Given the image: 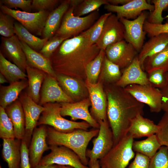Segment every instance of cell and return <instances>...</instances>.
<instances>
[{
	"instance_id": "cell-1",
	"label": "cell",
	"mask_w": 168,
	"mask_h": 168,
	"mask_svg": "<svg viewBox=\"0 0 168 168\" xmlns=\"http://www.w3.org/2000/svg\"><path fill=\"white\" fill-rule=\"evenodd\" d=\"M100 49L89 42L87 30L64 40L49 58L56 74L70 76L85 81L86 68Z\"/></svg>"
},
{
	"instance_id": "cell-2",
	"label": "cell",
	"mask_w": 168,
	"mask_h": 168,
	"mask_svg": "<svg viewBox=\"0 0 168 168\" xmlns=\"http://www.w3.org/2000/svg\"><path fill=\"white\" fill-rule=\"evenodd\" d=\"M104 87L107 98V117L114 145L127 134L132 121L138 114L143 115L144 104L116 84H104Z\"/></svg>"
},
{
	"instance_id": "cell-3",
	"label": "cell",
	"mask_w": 168,
	"mask_h": 168,
	"mask_svg": "<svg viewBox=\"0 0 168 168\" xmlns=\"http://www.w3.org/2000/svg\"><path fill=\"white\" fill-rule=\"evenodd\" d=\"M99 129L90 131L76 129L68 133L59 132L51 127H47V141L49 145L66 147L75 152L85 165L88 164L86 156L88 145L91 140L98 134Z\"/></svg>"
},
{
	"instance_id": "cell-4",
	"label": "cell",
	"mask_w": 168,
	"mask_h": 168,
	"mask_svg": "<svg viewBox=\"0 0 168 168\" xmlns=\"http://www.w3.org/2000/svg\"><path fill=\"white\" fill-rule=\"evenodd\" d=\"M44 110L42 112L37 126L48 125L61 132L68 133L76 129L87 130L90 125L85 121L76 122L63 117L60 113V103H49L43 105Z\"/></svg>"
},
{
	"instance_id": "cell-5",
	"label": "cell",
	"mask_w": 168,
	"mask_h": 168,
	"mask_svg": "<svg viewBox=\"0 0 168 168\" xmlns=\"http://www.w3.org/2000/svg\"><path fill=\"white\" fill-rule=\"evenodd\" d=\"M75 8L70 5L54 36L67 38L77 36L89 29L100 17L99 9L85 16H76L73 13Z\"/></svg>"
},
{
	"instance_id": "cell-6",
	"label": "cell",
	"mask_w": 168,
	"mask_h": 168,
	"mask_svg": "<svg viewBox=\"0 0 168 168\" xmlns=\"http://www.w3.org/2000/svg\"><path fill=\"white\" fill-rule=\"evenodd\" d=\"M134 139L127 133L103 157L99 160L101 168H126L135 154L132 148Z\"/></svg>"
},
{
	"instance_id": "cell-7",
	"label": "cell",
	"mask_w": 168,
	"mask_h": 168,
	"mask_svg": "<svg viewBox=\"0 0 168 168\" xmlns=\"http://www.w3.org/2000/svg\"><path fill=\"white\" fill-rule=\"evenodd\" d=\"M0 7L1 11L12 16L32 34L35 35H42L49 12L40 11L35 12H26L9 8L1 3Z\"/></svg>"
},
{
	"instance_id": "cell-8",
	"label": "cell",
	"mask_w": 168,
	"mask_h": 168,
	"mask_svg": "<svg viewBox=\"0 0 168 168\" xmlns=\"http://www.w3.org/2000/svg\"><path fill=\"white\" fill-rule=\"evenodd\" d=\"M98 135L92 140L93 147L87 150L89 166L105 156L114 146L113 136L108 120L100 121Z\"/></svg>"
},
{
	"instance_id": "cell-9",
	"label": "cell",
	"mask_w": 168,
	"mask_h": 168,
	"mask_svg": "<svg viewBox=\"0 0 168 168\" xmlns=\"http://www.w3.org/2000/svg\"><path fill=\"white\" fill-rule=\"evenodd\" d=\"M124 88L138 101L147 105L151 112L159 113L162 110L160 89L151 85L137 84L130 85Z\"/></svg>"
},
{
	"instance_id": "cell-10",
	"label": "cell",
	"mask_w": 168,
	"mask_h": 168,
	"mask_svg": "<svg viewBox=\"0 0 168 168\" xmlns=\"http://www.w3.org/2000/svg\"><path fill=\"white\" fill-rule=\"evenodd\" d=\"M50 152L42 157L39 164L69 166L74 168H89L84 165L78 155L70 149L62 146L49 145Z\"/></svg>"
},
{
	"instance_id": "cell-11",
	"label": "cell",
	"mask_w": 168,
	"mask_h": 168,
	"mask_svg": "<svg viewBox=\"0 0 168 168\" xmlns=\"http://www.w3.org/2000/svg\"><path fill=\"white\" fill-rule=\"evenodd\" d=\"M85 82L91 103L90 112L91 115L98 122L107 120V98L103 82L98 79L95 84L91 83L86 80Z\"/></svg>"
},
{
	"instance_id": "cell-12",
	"label": "cell",
	"mask_w": 168,
	"mask_h": 168,
	"mask_svg": "<svg viewBox=\"0 0 168 168\" xmlns=\"http://www.w3.org/2000/svg\"><path fill=\"white\" fill-rule=\"evenodd\" d=\"M19 99L22 104L25 118V134L23 140L25 141L29 147L34 130L45 108L36 103L28 95L27 92H21Z\"/></svg>"
},
{
	"instance_id": "cell-13",
	"label": "cell",
	"mask_w": 168,
	"mask_h": 168,
	"mask_svg": "<svg viewBox=\"0 0 168 168\" xmlns=\"http://www.w3.org/2000/svg\"><path fill=\"white\" fill-rule=\"evenodd\" d=\"M148 16L147 12L144 11L133 20L124 18L119 19L125 28L124 40L132 44L138 52H139L144 44L147 33L144 30L143 26Z\"/></svg>"
},
{
	"instance_id": "cell-14",
	"label": "cell",
	"mask_w": 168,
	"mask_h": 168,
	"mask_svg": "<svg viewBox=\"0 0 168 168\" xmlns=\"http://www.w3.org/2000/svg\"><path fill=\"white\" fill-rule=\"evenodd\" d=\"M125 32L123 24L116 15L112 13L106 20L96 44L100 50H105L108 46L124 40Z\"/></svg>"
},
{
	"instance_id": "cell-15",
	"label": "cell",
	"mask_w": 168,
	"mask_h": 168,
	"mask_svg": "<svg viewBox=\"0 0 168 168\" xmlns=\"http://www.w3.org/2000/svg\"><path fill=\"white\" fill-rule=\"evenodd\" d=\"M105 52L108 59L121 70L128 66L138 55L133 46L124 40L108 46Z\"/></svg>"
},
{
	"instance_id": "cell-16",
	"label": "cell",
	"mask_w": 168,
	"mask_h": 168,
	"mask_svg": "<svg viewBox=\"0 0 168 168\" xmlns=\"http://www.w3.org/2000/svg\"><path fill=\"white\" fill-rule=\"evenodd\" d=\"M60 113L62 116H70L72 121L81 119L87 122L94 129H99V123L93 118L89 110L91 106L89 98L73 102H62Z\"/></svg>"
},
{
	"instance_id": "cell-17",
	"label": "cell",
	"mask_w": 168,
	"mask_h": 168,
	"mask_svg": "<svg viewBox=\"0 0 168 168\" xmlns=\"http://www.w3.org/2000/svg\"><path fill=\"white\" fill-rule=\"evenodd\" d=\"M54 102H74L64 92L56 78L46 73L42 86L39 104L43 106Z\"/></svg>"
},
{
	"instance_id": "cell-18",
	"label": "cell",
	"mask_w": 168,
	"mask_h": 168,
	"mask_svg": "<svg viewBox=\"0 0 168 168\" xmlns=\"http://www.w3.org/2000/svg\"><path fill=\"white\" fill-rule=\"evenodd\" d=\"M0 52L9 61L26 72L27 65L26 56L16 35L9 38L2 37Z\"/></svg>"
},
{
	"instance_id": "cell-19",
	"label": "cell",
	"mask_w": 168,
	"mask_h": 168,
	"mask_svg": "<svg viewBox=\"0 0 168 168\" xmlns=\"http://www.w3.org/2000/svg\"><path fill=\"white\" fill-rule=\"evenodd\" d=\"M104 8L110 12H115L119 19L124 18L128 20L135 19L145 10L151 12L154 9V6L146 0H131L126 4L120 6L110 4L104 5Z\"/></svg>"
},
{
	"instance_id": "cell-20",
	"label": "cell",
	"mask_w": 168,
	"mask_h": 168,
	"mask_svg": "<svg viewBox=\"0 0 168 168\" xmlns=\"http://www.w3.org/2000/svg\"><path fill=\"white\" fill-rule=\"evenodd\" d=\"M47 130L45 125H40L34 130L28 147L31 168L38 165L44 152L50 150L47 141Z\"/></svg>"
},
{
	"instance_id": "cell-21",
	"label": "cell",
	"mask_w": 168,
	"mask_h": 168,
	"mask_svg": "<svg viewBox=\"0 0 168 168\" xmlns=\"http://www.w3.org/2000/svg\"><path fill=\"white\" fill-rule=\"evenodd\" d=\"M122 75L116 83L117 86L125 88L131 84L151 85L147 73L142 69L138 55L127 67L122 70Z\"/></svg>"
},
{
	"instance_id": "cell-22",
	"label": "cell",
	"mask_w": 168,
	"mask_h": 168,
	"mask_svg": "<svg viewBox=\"0 0 168 168\" xmlns=\"http://www.w3.org/2000/svg\"><path fill=\"white\" fill-rule=\"evenodd\" d=\"M56 79L64 92L74 102L89 98L85 81L60 74H57Z\"/></svg>"
},
{
	"instance_id": "cell-23",
	"label": "cell",
	"mask_w": 168,
	"mask_h": 168,
	"mask_svg": "<svg viewBox=\"0 0 168 168\" xmlns=\"http://www.w3.org/2000/svg\"><path fill=\"white\" fill-rule=\"evenodd\" d=\"M70 6V0H64L50 12L43 30L42 38L49 40L59 29L62 18Z\"/></svg>"
},
{
	"instance_id": "cell-24",
	"label": "cell",
	"mask_w": 168,
	"mask_h": 168,
	"mask_svg": "<svg viewBox=\"0 0 168 168\" xmlns=\"http://www.w3.org/2000/svg\"><path fill=\"white\" fill-rule=\"evenodd\" d=\"M20 41L26 56L27 65L43 71L56 78L57 74L52 67L50 59L32 49L23 41Z\"/></svg>"
},
{
	"instance_id": "cell-25",
	"label": "cell",
	"mask_w": 168,
	"mask_h": 168,
	"mask_svg": "<svg viewBox=\"0 0 168 168\" xmlns=\"http://www.w3.org/2000/svg\"><path fill=\"white\" fill-rule=\"evenodd\" d=\"M5 110L13 124L15 138L21 140L23 139L25 134V118L19 99L7 106Z\"/></svg>"
},
{
	"instance_id": "cell-26",
	"label": "cell",
	"mask_w": 168,
	"mask_h": 168,
	"mask_svg": "<svg viewBox=\"0 0 168 168\" xmlns=\"http://www.w3.org/2000/svg\"><path fill=\"white\" fill-rule=\"evenodd\" d=\"M142 115L139 114L132 121L128 128L127 133L133 139L148 137L156 134L158 131V125Z\"/></svg>"
},
{
	"instance_id": "cell-27",
	"label": "cell",
	"mask_w": 168,
	"mask_h": 168,
	"mask_svg": "<svg viewBox=\"0 0 168 168\" xmlns=\"http://www.w3.org/2000/svg\"><path fill=\"white\" fill-rule=\"evenodd\" d=\"M2 156L8 168H19L21 158V140L16 138L3 139Z\"/></svg>"
},
{
	"instance_id": "cell-28",
	"label": "cell",
	"mask_w": 168,
	"mask_h": 168,
	"mask_svg": "<svg viewBox=\"0 0 168 168\" xmlns=\"http://www.w3.org/2000/svg\"><path fill=\"white\" fill-rule=\"evenodd\" d=\"M168 46V34L162 33L151 37L144 44L138 55L141 67L145 60L163 50Z\"/></svg>"
},
{
	"instance_id": "cell-29",
	"label": "cell",
	"mask_w": 168,
	"mask_h": 168,
	"mask_svg": "<svg viewBox=\"0 0 168 168\" xmlns=\"http://www.w3.org/2000/svg\"><path fill=\"white\" fill-rule=\"evenodd\" d=\"M26 71L28 82L27 93L36 103L39 104L42 86L46 73L28 65Z\"/></svg>"
},
{
	"instance_id": "cell-30",
	"label": "cell",
	"mask_w": 168,
	"mask_h": 168,
	"mask_svg": "<svg viewBox=\"0 0 168 168\" xmlns=\"http://www.w3.org/2000/svg\"><path fill=\"white\" fill-rule=\"evenodd\" d=\"M28 86L27 79L12 82L7 86H1L0 106L5 109L16 100L23 90Z\"/></svg>"
},
{
	"instance_id": "cell-31",
	"label": "cell",
	"mask_w": 168,
	"mask_h": 168,
	"mask_svg": "<svg viewBox=\"0 0 168 168\" xmlns=\"http://www.w3.org/2000/svg\"><path fill=\"white\" fill-rule=\"evenodd\" d=\"M142 68L147 73L157 69L168 72V46L161 52L146 58Z\"/></svg>"
},
{
	"instance_id": "cell-32",
	"label": "cell",
	"mask_w": 168,
	"mask_h": 168,
	"mask_svg": "<svg viewBox=\"0 0 168 168\" xmlns=\"http://www.w3.org/2000/svg\"><path fill=\"white\" fill-rule=\"evenodd\" d=\"M14 29L15 35L20 40L37 52H39L48 40L40 38L33 34L17 21L15 22Z\"/></svg>"
},
{
	"instance_id": "cell-33",
	"label": "cell",
	"mask_w": 168,
	"mask_h": 168,
	"mask_svg": "<svg viewBox=\"0 0 168 168\" xmlns=\"http://www.w3.org/2000/svg\"><path fill=\"white\" fill-rule=\"evenodd\" d=\"M0 72L10 83L27 79V75L19 67L7 59L0 52Z\"/></svg>"
},
{
	"instance_id": "cell-34",
	"label": "cell",
	"mask_w": 168,
	"mask_h": 168,
	"mask_svg": "<svg viewBox=\"0 0 168 168\" xmlns=\"http://www.w3.org/2000/svg\"><path fill=\"white\" fill-rule=\"evenodd\" d=\"M161 146L156 135L154 134L143 140L134 141L132 148L134 152L141 154L151 159Z\"/></svg>"
},
{
	"instance_id": "cell-35",
	"label": "cell",
	"mask_w": 168,
	"mask_h": 168,
	"mask_svg": "<svg viewBox=\"0 0 168 168\" xmlns=\"http://www.w3.org/2000/svg\"><path fill=\"white\" fill-rule=\"evenodd\" d=\"M122 75L119 67L110 61L105 56L104 58L99 79L103 84H116Z\"/></svg>"
},
{
	"instance_id": "cell-36",
	"label": "cell",
	"mask_w": 168,
	"mask_h": 168,
	"mask_svg": "<svg viewBox=\"0 0 168 168\" xmlns=\"http://www.w3.org/2000/svg\"><path fill=\"white\" fill-rule=\"evenodd\" d=\"M105 55V50L101 49L96 58L87 65L86 71V80L90 83L95 84L97 82Z\"/></svg>"
},
{
	"instance_id": "cell-37",
	"label": "cell",
	"mask_w": 168,
	"mask_h": 168,
	"mask_svg": "<svg viewBox=\"0 0 168 168\" xmlns=\"http://www.w3.org/2000/svg\"><path fill=\"white\" fill-rule=\"evenodd\" d=\"M109 4L107 0H84L74 8L73 14L81 17L98 10L103 5Z\"/></svg>"
},
{
	"instance_id": "cell-38",
	"label": "cell",
	"mask_w": 168,
	"mask_h": 168,
	"mask_svg": "<svg viewBox=\"0 0 168 168\" xmlns=\"http://www.w3.org/2000/svg\"><path fill=\"white\" fill-rule=\"evenodd\" d=\"M151 2L154 9L148 16L147 21L153 24H162L164 20L168 17V16L163 17L162 15L163 11L168 7V0H152Z\"/></svg>"
},
{
	"instance_id": "cell-39",
	"label": "cell",
	"mask_w": 168,
	"mask_h": 168,
	"mask_svg": "<svg viewBox=\"0 0 168 168\" xmlns=\"http://www.w3.org/2000/svg\"><path fill=\"white\" fill-rule=\"evenodd\" d=\"M0 138L13 139L15 136L13 124L6 113L5 109L0 106Z\"/></svg>"
},
{
	"instance_id": "cell-40",
	"label": "cell",
	"mask_w": 168,
	"mask_h": 168,
	"mask_svg": "<svg viewBox=\"0 0 168 168\" xmlns=\"http://www.w3.org/2000/svg\"><path fill=\"white\" fill-rule=\"evenodd\" d=\"M15 19L10 15L0 12V34L5 38L15 35L14 26Z\"/></svg>"
},
{
	"instance_id": "cell-41",
	"label": "cell",
	"mask_w": 168,
	"mask_h": 168,
	"mask_svg": "<svg viewBox=\"0 0 168 168\" xmlns=\"http://www.w3.org/2000/svg\"><path fill=\"white\" fill-rule=\"evenodd\" d=\"M112 13L108 12L102 15L93 25L87 30L89 36V42L91 44H96L101 33L106 20Z\"/></svg>"
},
{
	"instance_id": "cell-42",
	"label": "cell",
	"mask_w": 168,
	"mask_h": 168,
	"mask_svg": "<svg viewBox=\"0 0 168 168\" xmlns=\"http://www.w3.org/2000/svg\"><path fill=\"white\" fill-rule=\"evenodd\" d=\"M149 168H168V147L162 146L150 159Z\"/></svg>"
},
{
	"instance_id": "cell-43",
	"label": "cell",
	"mask_w": 168,
	"mask_h": 168,
	"mask_svg": "<svg viewBox=\"0 0 168 168\" xmlns=\"http://www.w3.org/2000/svg\"><path fill=\"white\" fill-rule=\"evenodd\" d=\"M68 39L54 36L47 41L39 52L49 58L62 43Z\"/></svg>"
},
{
	"instance_id": "cell-44",
	"label": "cell",
	"mask_w": 168,
	"mask_h": 168,
	"mask_svg": "<svg viewBox=\"0 0 168 168\" xmlns=\"http://www.w3.org/2000/svg\"><path fill=\"white\" fill-rule=\"evenodd\" d=\"M158 130L156 134L162 146L168 147V112H165L158 124Z\"/></svg>"
},
{
	"instance_id": "cell-45",
	"label": "cell",
	"mask_w": 168,
	"mask_h": 168,
	"mask_svg": "<svg viewBox=\"0 0 168 168\" xmlns=\"http://www.w3.org/2000/svg\"><path fill=\"white\" fill-rule=\"evenodd\" d=\"M166 73L162 70L157 69L147 73L148 81L151 86L160 89L165 85Z\"/></svg>"
},
{
	"instance_id": "cell-46",
	"label": "cell",
	"mask_w": 168,
	"mask_h": 168,
	"mask_svg": "<svg viewBox=\"0 0 168 168\" xmlns=\"http://www.w3.org/2000/svg\"><path fill=\"white\" fill-rule=\"evenodd\" d=\"M143 30L151 37L162 34H168V23L154 24L146 20L144 24Z\"/></svg>"
},
{
	"instance_id": "cell-47",
	"label": "cell",
	"mask_w": 168,
	"mask_h": 168,
	"mask_svg": "<svg viewBox=\"0 0 168 168\" xmlns=\"http://www.w3.org/2000/svg\"><path fill=\"white\" fill-rule=\"evenodd\" d=\"M31 0H2L0 3L9 8H19L22 11L31 12L32 2Z\"/></svg>"
},
{
	"instance_id": "cell-48",
	"label": "cell",
	"mask_w": 168,
	"mask_h": 168,
	"mask_svg": "<svg viewBox=\"0 0 168 168\" xmlns=\"http://www.w3.org/2000/svg\"><path fill=\"white\" fill-rule=\"evenodd\" d=\"M59 2L58 0H33L32 2V8L38 11H48L51 10Z\"/></svg>"
},
{
	"instance_id": "cell-49",
	"label": "cell",
	"mask_w": 168,
	"mask_h": 168,
	"mask_svg": "<svg viewBox=\"0 0 168 168\" xmlns=\"http://www.w3.org/2000/svg\"><path fill=\"white\" fill-rule=\"evenodd\" d=\"M150 158L136 152L134 159L127 168H149Z\"/></svg>"
},
{
	"instance_id": "cell-50",
	"label": "cell",
	"mask_w": 168,
	"mask_h": 168,
	"mask_svg": "<svg viewBox=\"0 0 168 168\" xmlns=\"http://www.w3.org/2000/svg\"><path fill=\"white\" fill-rule=\"evenodd\" d=\"M21 152L20 168H31L30 162L28 147L26 142L24 140H21Z\"/></svg>"
},
{
	"instance_id": "cell-51",
	"label": "cell",
	"mask_w": 168,
	"mask_h": 168,
	"mask_svg": "<svg viewBox=\"0 0 168 168\" xmlns=\"http://www.w3.org/2000/svg\"><path fill=\"white\" fill-rule=\"evenodd\" d=\"M165 85L160 89L162 96V109L165 112H168V72L166 73Z\"/></svg>"
},
{
	"instance_id": "cell-52",
	"label": "cell",
	"mask_w": 168,
	"mask_h": 168,
	"mask_svg": "<svg viewBox=\"0 0 168 168\" xmlns=\"http://www.w3.org/2000/svg\"><path fill=\"white\" fill-rule=\"evenodd\" d=\"M131 0H107L108 3L111 5L118 6L119 4L123 5L126 4Z\"/></svg>"
},
{
	"instance_id": "cell-53",
	"label": "cell",
	"mask_w": 168,
	"mask_h": 168,
	"mask_svg": "<svg viewBox=\"0 0 168 168\" xmlns=\"http://www.w3.org/2000/svg\"><path fill=\"white\" fill-rule=\"evenodd\" d=\"M57 165L53 164L50 165H44L39 164L32 168H56Z\"/></svg>"
},
{
	"instance_id": "cell-54",
	"label": "cell",
	"mask_w": 168,
	"mask_h": 168,
	"mask_svg": "<svg viewBox=\"0 0 168 168\" xmlns=\"http://www.w3.org/2000/svg\"><path fill=\"white\" fill-rule=\"evenodd\" d=\"M83 0H70V5L75 7L80 4Z\"/></svg>"
},
{
	"instance_id": "cell-55",
	"label": "cell",
	"mask_w": 168,
	"mask_h": 168,
	"mask_svg": "<svg viewBox=\"0 0 168 168\" xmlns=\"http://www.w3.org/2000/svg\"><path fill=\"white\" fill-rule=\"evenodd\" d=\"M89 168H101L100 166L99 160H97L89 166Z\"/></svg>"
},
{
	"instance_id": "cell-56",
	"label": "cell",
	"mask_w": 168,
	"mask_h": 168,
	"mask_svg": "<svg viewBox=\"0 0 168 168\" xmlns=\"http://www.w3.org/2000/svg\"><path fill=\"white\" fill-rule=\"evenodd\" d=\"M8 81L6 77L1 73H0V83L1 84L8 82Z\"/></svg>"
},
{
	"instance_id": "cell-57",
	"label": "cell",
	"mask_w": 168,
	"mask_h": 168,
	"mask_svg": "<svg viewBox=\"0 0 168 168\" xmlns=\"http://www.w3.org/2000/svg\"><path fill=\"white\" fill-rule=\"evenodd\" d=\"M56 168H74L69 166L57 165Z\"/></svg>"
},
{
	"instance_id": "cell-58",
	"label": "cell",
	"mask_w": 168,
	"mask_h": 168,
	"mask_svg": "<svg viewBox=\"0 0 168 168\" xmlns=\"http://www.w3.org/2000/svg\"><path fill=\"white\" fill-rule=\"evenodd\" d=\"M167 8H168V7ZM166 23H168V17L166 19Z\"/></svg>"
},
{
	"instance_id": "cell-59",
	"label": "cell",
	"mask_w": 168,
	"mask_h": 168,
	"mask_svg": "<svg viewBox=\"0 0 168 168\" xmlns=\"http://www.w3.org/2000/svg\"><path fill=\"white\" fill-rule=\"evenodd\" d=\"M0 168H2L1 165H0Z\"/></svg>"
},
{
	"instance_id": "cell-60",
	"label": "cell",
	"mask_w": 168,
	"mask_h": 168,
	"mask_svg": "<svg viewBox=\"0 0 168 168\" xmlns=\"http://www.w3.org/2000/svg\"><path fill=\"white\" fill-rule=\"evenodd\" d=\"M19 168H20V167Z\"/></svg>"
},
{
	"instance_id": "cell-61",
	"label": "cell",
	"mask_w": 168,
	"mask_h": 168,
	"mask_svg": "<svg viewBox=\"0 0 168 168\" xmlns=\"http://www.w3.org/2000/svg\"></svg>"
}]
</instances>
